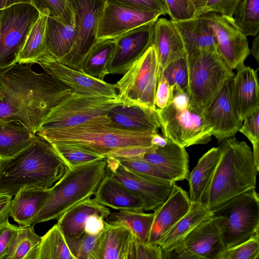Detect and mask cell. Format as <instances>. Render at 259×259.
<instances>
[{
    "label": "cell",
    "instance_id": "cell-1",
    "mask_svg": "<svg viewBox=\"0 0 259 259\" xmlns=\"http://www.w3.org/2000/svg\"><path fill=\"white\" fill-rule=\"evenodd\" d=\"M32 64L16 63L0 70V120L19 122L36 134L51 110L71 90Z\"/></svg>",
    "mask_w": 259,
    "mask_h": 259
},
{
    "label": "cell",
    "instance_id": "cell-2",
    "mask_svg": "<svg viewBox=\"0 0 259 259\" xmlns=\"http://www.w3.org/2000/svg\"><path fill=\"white\" fill-rule=\"evenodd\" d=\"M70 168L55 146L36 134L16 155L0 159V193L13 196L24 188H50Z\"/></svg>",
    "mask_w": 259,
    "mask_h": 259
},
{
    "label": "cell",
    "instance_id": "cell-3",
    "mask_svg": "<svg viewBox=\"0 0 259 259\" xmlns=\"http://www.w3.org/2000/svg\"><path fill=\"white\" fill-rule=\"evenodd\" d=\"M156 133L122 128L107 115L76 126L38 131L36 133L52 144L74 145L105 158L117 149L152 146L151 139Z\"/></svg>",
    "mask_w": 259,
    "mask_h": 259
},
{
    "label": "cell",
    "instance_id": "cell-4",
    "mask_svg": "<svg viewBox=\"0 0 259 259\" xmlns=\"http://www.w3.org/2000/svg\"><path fill=\"white\" fill-rule=\"evenodd\" d=\"M220 158L202 203L212 211L232 198L255 189L259 170L251 148L233 137L221 142Z\"/></svg>",
    "mask_w": 259,
    "mask_h": 259
},
{
    "label": "cell",
    "instance_id": "cell-5",
    "mask_svg": "<svg viewBox=\"0 0 259 259\" xmlns=\"http://www.w3.org/2000/svg\"><path fill=\"white\" fill-rule=\"evenodd\" d=\"M105 159L71 167L52 187L40 209L26 226L58 220L94 195L107 173Z\"/></svg>",
    "mask_w": 259,
    "mask_h": 259
},
{
    "label": "cell",
    "instance_id": "cell-6",
    "mask_svg": "<svg viewBox=\"0 0 259 259\" xmlns=\"http://www.w3.org/2000/svg\"><path fill=\"white\" fill-rule=\"evenodd\" d=\"M189 107L202 114L205 108L234 73L217 51L187 53Z\"/></svg>",
    "mask_w": 259,
    "mask_h": 259
},
{
    "label": "cell",
    "instance_id": "cell-7",
    "mask_svg": "<svg viewBox=\"0 0 259 259\" xmlns=\"http://www.w3.org/2000/svg\"><path fill=\"white\" fill-rule=\"evenodd\" d=\"M225 249L240 244L258 232L259 197L255 189L236 196L211 211Z\"/></svg>",
    "mask_w": 259,
    "mask_h": 259
},
{
    "label": "cell",
    "instance_id": "cell-8",
    "mask_svg": "<svg viewBox=\"0 0 259 259\" xmlns=\"http://www.w3.org/2000/svg\"><path fill=\"white\" fill-rule=\"evenodd\" d=\"M158 74L157 57L152 45L115 83L117 97L122 104L156 109L155 97Z\"/></svg>",
    "mask_w": 259,
    "mask_h": 259
},
{
    "label": "cell",
    "instance_id": "cell-9",
    "mask_svg": "<svg viewBox=\"0 0 259 259\" xmlns=\"http://www.w3.org/2000/svg\"><path fill=\"white\" fill-rule=\"evenodd\" d=\"M119 104L122 103L118 97L71 93L51 110L37 131L76 126L107 115L113 107Z\"/></svg>",
    "mask_w": 259,
    "mask_h": 259
},
{
    "label": "cell",
    "instance_id": "cell-10",
    "mask_svg": "<svg viewBox=\"0 0 259 259\" xmlns=\"http://www.w3.org/2000/svg\"><path fill=\"white\" fill-rule=\"evenodd\" d=\"M163 137L186 147L206 144L212 136V127L202 114L189 107L179 108L170 102L162 109L156 108Z\"/></svg>",
    "mask_w": 259,
    "mask_h": 259
},
{
    "label": "cell",
    "instance_id": "cell-11",
    "mask_svg": "<svg viewBox=\"0 0 259 259\" xmlns=\"http://www.w3.org/2000/svg\"><path fill=\"white\" fill-rule=\"evenodd\" d=\"M39 16V12L28 3L14 5L0 11V70L16 63Z\"/></svg>",
    "mask_w": 259,
    "mask_h": 259
},
{
    "label": "cell",
    "instance_id": "cell-12",
    "mask_svg": "<svg viewBox=\"0 0 259 259\" xmlns=\"http://www.w3.org/2000/svg\"><path fill=\"white\" fill-rule=\"evenodd\" d=\"M74 12L78 34L69 54L57 60L70 68L82 71L84 60L98 41L99 21L106 0H69Z\"/></svg>",
    "mask_w": 259,
    "mask_h": 259
},
{
    "label": "cell",
    "instance_id": "cell-13",
    "mask_svg": "<svg viewBox=\"0 0 259 259\" xmlns=\"http://www.w3.org/2000/svg\"><path fill=\"white\" fill-rule=\"evenodd\" d=\"M224 250L220 229L211 214L170 251L163 253L162 259H217Z\"/></svg>",
    "mask_w": 259,
    "mask_h": 259
},
{
    "label": "cell",
    "instance_id": "cell-14",
    "mask_svg": "<svg viewBox=\"0 0 259 259\" xmlns=\"http://www.w3.org/2000/svg\"><path fill=\"white\" fill-rule=\"evenodd\" d=\"M201 16L212 29L217 52L228 68L233 70L244 64L250 54L246 36L220 14L209 12Z\"/></svg>",
    "mask_w": 259,
    "mask_h": 259
},
{
    "label": "cell",
    "instance_id": "cell-15",
    "mask_svg": "<svg viewBox=\"0 0 259 259\" xmlns=\"http://www.w3.org/2000/svg\"><path fill=\"white\" fill-rule=\"evenodd\" d=\"M107 172L142 201L144 211L154 210L167 198L175 183L156 181L135 174L113 157L105 158Z\"/></svg>",
    "mask_w": 259,
    "mask_h": 259
},
{
    "label": "cell",
    "instance_id": "cell-16",
    "mask_svg": "<svg viewBox=\"0 0 259 259\" xmlns=\"http://www.w3.org/2000/svg\"><path fill=\"white\" fill-rule=\"evenodd\" d=\"M161 13L129 7L106 0L99 23L98 40L114 39L135 28L156 21Z\"/></svg>",
    "mask_w": 259,
    "mask_h": 259
},
{
    "label": "cell",
    "instance_id": "cell-17",
    "mask_svg": "<svg viewBox=\"0 0 259 259\" xmlns=\"http://www.w3.org/2000/svg\"><path fill=\"white\" fill-rule=\"evenodd\" d=\"M36 63L44 71L70 89L72 93L111 98L117 97L115 83H107L65 66L48 53Z\"/></svg>",
    "mask_w": 259,
    "mask_h": 259
},
{
    "label": "cell",
    "instance_id": "cell-18",
    "mask_svg": "<svg viewBox=\"0 0 259 259\" xmlns=\"http://www.w3.org/2000/svg\"><path fill=\"white\" fill-rule=\"evenodd\" d=\"M155 22L135 28L114 39L115 48L108 67L109 74L123 75L152 45Z\"/></svg>",
    "mask_w": 259,
    "mask_h": 259
},
{
    "label": "cell",
    "instance_id": "cell-19",
    "mask_svg": "<svg viewBox=\"0 0 259 259\" xmlns=\"http://www.w3.org/2000/svg\"><path fill=\"white\" fill-rule=\"evenodd\" d=\"M230 79L225 82L202 113L212 127V136L219 142L234 137L239 132L243 122L239 119L232 104L229 90Z\"/></svg>",
    "mask_w": 259,
    "mask_h": 259
},
{
    "label": "cell",
    "instance_id": "cell-20",
    "mask_svg": "<svg viewBox=\"0 0 259 259\" xmlns=\"http://www.w3.org/2000/svg\"><path fill=\"white\" fill-rule=\"evenodd\" d=\"M138 239L125 226L106 223L97 237L92 259H136Z\"/></svg>",
    "mask_w": 259,
    "mask_h": 259
},
{
    "label": "cell",
    "instance_id": "cell-21",
    "mask_svg": "<svg viewBox=\"0 0 259 259\" xmlns=\"http://www.w3.org/2000/svg\"><path fill=\"white\" fill-rule=\"evenodd\" d=\"M189 196L174 183L166 200L154 211V218L147 243L158 244L160 239L188 211Z\"/></svg>",
    "mask_w": 259,
    "mask_h": 259
},
{
    "label": "cell",
    "instance_id": "cell-22",
    "mask_svg": "<svg viewBox=\"0 0 259 259\" xmlns=\"http://www.w3.org/2000/svg\"><path fill=\"white\" fill-rule=\"evenodd\" d=\"M257 69L244 64L237 69L230 80L229 90L232 104L239 119L244 118L259 107V86Z\"/></svg>",
    "mask_w": 259,
    "mask_h": 259
},
{
    "label": "cell",
    "instance_id": "cell-23",
    "mask_svg": "<svg viewBox=\"0 0 259 259\" xmlns=\"http://www.w3.org/2000/svg\"><path fill=\"white\" fill-rule=\"evenodd\" d=\"M163 147L157 146L153 151L140 157L159 168L174 183L187 179L189 156L185 147L169 139Z\"/></svg>",
    "mask_w": 259,
    "mask_h": 259
},
{
    "label": "cell",
    "instance_id": "cell-24",
    "mask_svg": "<svg viewBox=\"0 0 259 259\" xmlns=\"http://www.w3.org/2000/svg\"><path fill=\"white\" fill-rule=\"evenodd\" d=\"M152 46L158 62V79L169 63L186 53L174 23L165 18H158L155 23Z\"/></svg>",
    "mask_w": 259,
    "mask_h": 259
},
{
    "label": "cell",
    "instance_id": "cell-25",
    "mask_svg": "<svg viewBox=\"0 0 259 259\" xmlns=\"http://www.w3.org/2000/svg\"><path fill=\"white\" fill-rule=\"evenodd\" d=\"M107 115L125 129L158 133L160 128L156 109L146 106L119 104L113 107Z\"/></svg>",
    "mask_w": 259,
    "mask_h": 259
},
{
    "label": "cell",
    "instance_id": "cell-26",
    "mask_svg": "<svg viewBox=\"0 0 259 259\" xmlns=\"http://www.w3.org/2000/svg\"><path fill=\"white\" fill-rule=\"evenodd\" d=\"M111 212L106 206L95 198H90L75 205L64 213L58 220L57 225L65 240L75 239L84 232L89 217L98 214L106 218Z\"/></svg>",
    "mask_w": 259,
    "mask_h": 259
},
{
    "label": "cell",
    "instance_id": "cell-27",
    "mask_svg": "<svg viewBox=\"0 0 259 259\" xmlns=\"http://www.w3.org/2000/svg\"><path fill=\"white\" fill-rule=\"evenodd\" d=\"M100 204L120 210L144 211L141 199L114 179L107 172L94 194Z\"/></svg>",
    "mask_w": 259,
    "mask_h": 259
},
{
    "label": "cell",
    "instance_id": "cell-28",
    "mask_svg": "<svg viewBox=\"0 0 259 259\" xmlns=\"http://www.w3.org/2000/svg\"><path fill=\"white\" fill-rule=\"evenodd\" d=\"M174 23L187 53L217 51L213 31L202 16Z\"/></svg>",
    "mask_w": 259,
    "mask_h": 259
},
{
    "label": "cell",
    "instance_id": "cell-29",
    "mask_svg": "<svg viewBox=\"0 0 259 259\" xmlns=\"http://www.w3.org/2000/svg\"><path fill=\"white\" fill-rule=\"evenodd\" d=\"M211 211L201 202H191L190 208L160 239L158 245L163 253L170 251L190 232L211 215Z\"/></svg>",
    "mask_w": 259,
    "mask_h": 259
},
{
    "label": "cell",
    "instance_id": "cell-30",
    "mask_svg": "<svg viewBox=\"0 0 259 259\" xmlns=\"http://www.w3.org/2000/svg\"><path fill=\"white\" fill-rule=\"evenodd\" d=\"M219 158V148L213 147L200 158L196 165L189 174L187 180L189 182V196L191 202H202Z\"/></svg>",
    "mask_w": 259,
    "mask_h": 259
},
{
    "label": "cell",
    "instance_id": "cell-31",
    "mask_svg": "<svg viewBox=\"0 0 259 259\" xmlns=\"http://www.w3.org/2000/svg\"><path fill=\"white\" fill-rule=\"evenodd\" d=\"M77 34L76 23L66 25L48 16L45 33L47 53L57 60L63 58L70 52Z\"/></svg>",
    "mask_w": 259,
    "mask_h": 259
},
{
    "label": "cell",
    "instance_id": "cell-32",
    "mask_svg": "<svg viewBox=\"0 0 259 259\" xmlns=\"http://www.w3.org/2000/svg\"><path fill=\"white\" fill-rule=\"evenodd\" d=\"M49 188H22L12 199L10 214L20 227H25L44 204Z\"/></svg>",
    "mask_w": 259,
    "mask_h": 259
},
{
    "label": "cell",
    "instance_id": "cell-33",
    "mask_svg": "<svg viewBox=\"0 0 259 259\" xmlns=\"http://www.w3.org/2000/svg\"><path fill=\"white\" fill-rule=\"evenodd\" d=\"M36 135L19 122L0 120V159L16 155L33 142Z\"/></svg>",
    "mask_w": 259,
    "mask_h": 259
},
{
    "label": "cell",
    "instance_id": "cell-34",
    "mask_svg": "<svg viewBox=\"0 0 259 259\" xmlns=\"http://www.w3.org/2000/svg\"><path fill=\"white\" fill-rule=\"evenodd\" d=\"M48 15L40 14L32 26L22 49L16 59V63L34 64L47 54L45 33Z\"/></svg>",
    "mask_w": 259,
    "mask_h": 259
},
{
    "label": "cell",
    "instance_id": "cell-35",
    "mask_svg": "<svg viewBox=\"0 0 259 259\" xmlns=\"http://www.w3.org/2000/svg\"><path fill=\"white\" fill-rule=\"evenodd\" d=\"M115 48L114 39L98 40L87 55L82 71L94 78L104 80L109 74L108 67Z\"/></svg>",
    "mask_w": 259,
    "mask_h": 259
},
{
    "label": "cell",
    "instance_id": "cell-36",
    "mask_svg": "<svg viewBox=\"0 0 259 259\" xmlns=\"http://www.w3.org/2000/svg\"><path fill=\"white\" fill-rule=\"evenodd\" d=\"M153 218V213L120 210L117 212H111L105 219L107 223L110 225L125 226L140 241L147 242Z\"/></svg>",
    "mask_w": 259,
    "mask_h": 259
},
{
    "label": "cell",
    "instance_id": "cell-37",
    "mask_svg": "<svg viewBox=\"0 0 259 259\" xmlns=\"http://www.w3.org/2000/svg\"><path fill=\"white\" fill-rule=\"evenodd\" d=\"M33 226L19 227L5 259H37L41 237L36 234Z\"/></svg>",
    "mask_w": 259,
    "mask_h": 259
},
{
    "label": "cell",
    "instance_id": "cell-38",
    "mask_svg": "<svg viewBox=\"0 0 259 259\" xmlns=\"http://www.w3.org/2000/svg\"><path fill=\"white\" fill-rule=\"evenodd\" d=\"M37 259H74L57 224L41 236Z\"/></svg>",
    "mask_w": 259,
    "mask_h": 259
},
{
    "label": "cell",
    "instance_id": "cell-39",
    "mask_svg": "<svg viewBox=\"0 0 259 259\" xmlns=\"http://www.w3.org/2000/svg\"><path fill=\"white\" fill-rule=\"evenodd\" d=\"M231 22L246 36L258 35L259 0H241Z\"/></svg>",
    "mask_w": 259,
    "mask_h": 259
},
{
    "label": "cell",
    "instance_id": "cell-40",
    "mask_svg": "<svg viewBox=\"0 0 259 259\" xmlns=\"http://www.w3.org/2000/svg\"><path fill=\"white\" fill-rule=\"evenodd\" d=\"M31 5L40 14H46L64 24L76 23L69 0H31Z\"/></svg>",
    "mask_w": 259,
    "mask_h": 259
},
{
    "label": "cell",
    "instance_id": "cell-41",
    "mask_svg": "<svg viewBox=\"0 0 259 259\" xmlns=\"http://www.w3.org/2000/svg\"><path fill=\"white\" fill-rule=\"evenodd\" d=\"M161 77L167 82L172 91L174 89H176L188 94V72L187 53L169 63L163 69L161 76L158 79Z\"/></svg>",
    "mask_w": 259,
    "mask_h": 259
},
{
    "label": "cell",
    "instance_id": "cell-42",
    "mask_svg": "<svg viewBox=\"0 0 259 259\" xmlns=\"http://www.w3.org/2000/svg\"><path fill=\"white\" fill-rule=\"evenodd\" d=\"M125 169L150 180L174 183L159 168L148 161L140 157H115Z\"/></svg>",
    "mask_w": 259,
    "mask_h": 259
},
{
    "label": "cell",
    "instance_id": "cell-43",
    "mask_svg": "<svg viewBox=\"0 0 259 259\" xmlns=\"http://www.w3.org/2000/svg\"><path fill=\"white\" fill-rule=\"evenodd\" d=\"M70 167L105 159L99 154L69 144H53Z\"/></svg>",
    "mask_w": 259,
    "mask_h": 259
},
{
    "label": "cell",
    "instance_id": "cell-44",
    "mask_svg": "<svg viewBox=\"0 0 259 259\" xmlns=\"http://www.w3.org/2000/svg\"><path fill=\"white\" fill-rule=\"evenodd\" d=\"M259 232L246 241L223 250L217 259H258Z\"/></svg>",
    "mask_w": 259,
    "mask_h": 259
},
{
    "label": "cell",
    "instance_id": "cell-45",
    "mask_svg": "<svg viewBox=\"0 0 259 259\" xmlns=\"http://www.w3.org/2000/svg\"><path fill=\"white\" fill-rule=\"evenodd\" d=\"M243 121L239 131L251 143L254 163L259 169V107L249 113Z\"/></svg>",
    "mask_w": 259,
    "mask_h": 259
},
{
    "label": "cell",
    "instance_id": "cell-46",
    "mask_svg": "<svg viewBox=\"0 0 259 259\" xmlns=\"http://www.w3.org/2000/svg\"><path fill=\"white\" fill-rule=\"evenodd\" d=\"M98 235L99 234L90 235L84 232L75 239L66 240L69 250L74 259H92Z\"/></svg>",
    "mask_w": 259,
    "mask_h": 259
},
{
    "label": "cell",
    "instance_id": "cell-47",
    "mask_svg": "<svg viewBox=\"0 0 259 259\" xmlns=\"http://www.w3.org/2000/svg\"><path fill=\"white\" fill-rule=\"evenodd\" d=\"M170 20L173 22L196 17L195 11L190 0H164Z\"/></svg>",
    "mask_w": 259,
    "mask_h": 259
},
{
    "label": "cell",
    "instance_id": "cell-48",
    "mask_svg": "<svg viewBox=\"0 0 259 259\" xmlns=\"http://www.w3.org/2000/svg\"><path fill=\"white\" fill-rule=\"evenodd\" d=\"M241 0H207L201 16L213 12L221 14L231 22L235 10Z\"/></svg>",
    "mask_w": 259,
    "mask_h": 259
},
{
    "label": "cell",
    "instance_id": "cell-49",
    "mask_svg": "<svg viewBox=\"0 0 259 259\" xmlns=\"http://www.w3.org/2000/svg\"><path fill=\"white\" fill-rule=\"evenodd\" d=\"M129 7L157 11L163 15L167 14L164 0H108Z\"/></svg>",
    "mask_w": 259,
    "mask_h": 259
},
{
    "label": "cell",
    "instance_id": "cell-50",
    "mask_svg": "<svg viewBox=\"0 0 259 259\" xmlns=\"http://www.w3.org/2000/svg\"><path fill=\"white\" fill-rule=\"evenodd\" d=\"M19 227L9 221L0 225V259H5L18 232Z\"/></svg>",
    "mask_w": 259,
    "mask_h": 259
},
{
    "label": "cell",
    "instance_id": "cell-51",
    "mask_svg": "<svg viewBox=\"0 0 259 259\" xmlns=\"http://www.w3.org/2000/svg\"><path fill=\"white\" fill-rule=\"evenodd\" d=\"M136 259H162V250L159 245L143 242L138 239Z\"/></svg>",
    "mask_w": 259,
    "mask_h": 259
},
{
    "label": "cell",
    "instance_id": "cell-52",
    "mask_svg": "<svg viewBox=\"0 0 259 259\" xmlns=\"http://www.w3.org/2000/svg\"><path fill=\"white\" fill-rule=\"evenodd\" d=\"M172 91L165 79L161 77L158 80L155 97V105L156 108L162 109L171 101Z\"/></svg>",
    "mask_w": 259,
    "mask_h": 259
},
{
    "label": "cell",
    "instance_id": "cell-53",
    "mask_svg": "<svg viewBox=\"0 0 259 259\" xmlns=\"http://www.w3.org/2000/svg\"><path fill=\"white\" fill-rule=\"evenodd\" d=\"M156 147L155 145H152L148 147H132L122 148L112 151L108 157H140L145 153L154 150Z\"/></svg>",
    "mask_w": 259,
    "mask_h": 259
},
{
    "label": "cell",
    "instance_id": "cell-54",
    "mask_svg": "<svg viewBox=\"0 0 259 259\" xmlns=\"http://www.w3.org/2000/svg\"><path fill=\"white\" fill-rule=\"evenodd\" d=\"M105 218L98 214L90 215L84 227L85 233L92 235L99 234L105 228L106 221Z\"/></svg>",
    "mask_w": 259,
    "mask_h": 259
},
{
    "label": "cell",
    "instance_id": "cell-55",
    "mask_svg": "<svg viewBox=\"0 0 259 259\" xmlns=\"http://www.w3.org/2000/svg\"><path fill=\"white\" fill-rule=\"evenodd\" d=\"M12 199V196L0 193V225L9 221Z\"/></svg>",
    "mask_w": 259,
    "mask_h": 259
},
{
    "label": "cell",
    "instance_id": "cell-56",
    "mask_svg": "<svg viewBox=\"0 0 259 259\" xmlns=\"http://www.w3.org/2000/svg\"><path fill=\"white\" fill-rule=\"evenodd\" d=\"M22 3L31 4V0H0V11L14 5Z\"/></svg>",
    "mask_w": 259,
    "mask_h": 259
},
{
    "label": "cell",
    "instance_id": "cell-57",
    "mask_svg": "<svg viewBox=\"0 0 259 259\" xmlns=\"http://www.w3.org/2000/svg\"><path fill=\"white\" fill-rule=\"evenodd\" d=\"M196 13V17L201 16L202 9L205 6L207 0H190Z\"/></svg>",
    "mask_w": 259,
    "mask_h": 259
},
{
    "label": "cell",
    "instance_id": "cell-58",
    "mask_svg": "<svg viewBox=\"0 0 259 259\" xmlns=\"http://www.w3.org/2000/svg\"><path fill=\"white\" fill-rule=\"evenodd\" d=\"M259 36L257 35L254 37L251 49L250 50V53L253 56L256 60V62H259Z\"/></svg>",
    "mask_w": 259,
    "mask_h": 259
},
{
    "label": "cell",
    "instance_id": "cell-59",
    "mask_svg": "<svg viewBox=\"0 0 259 259\" xmlns=\"http://www.w3.org/2000/svg\"><path fill=\"white\" fill-rule=\"evenodd\" d=\"M166 143V139L161 136L158 133L154 134L151 139L152 144L156 146L163 147Z\"/></svg>",
    "mask_w": 259,
    "mask_h": 259
}]
</instances>
